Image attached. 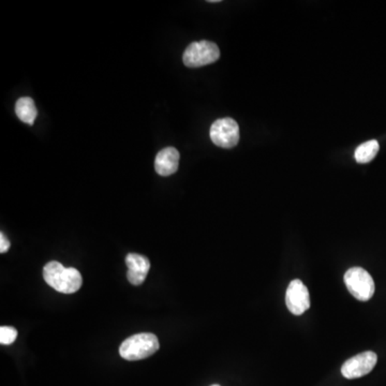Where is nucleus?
<instances>
[{
  "label": "nucleus",
  "instance_id": "10",
  "mask_svg": "<svg viewBox=\"0 0 386 386\" xmlns=\"http://www.w3.org/2000/svg\"><path fill=\"white\" fill-rule=\"evenodd\" d=\"M15 113L23 123L30 125V126H33L38 116L36 103L29 97L19 98L17 100V105H15Z\"/></svg>",
  "mask_w": 386,
  "mask_h": 386
},
{
  "label": "nucleus",
  "instance_id": "1",
  "mask_svg": "<svg viewBox=\"0 0 386 386\" xmlns=\"http://www.w3.org/2000/svg\"><path fill=\"white\" fill-rule=\"evenodd\" d=\"M43 277L50 287L64 294L76 293L83 285L82 275L78 270L64 267L56 261H52L44 266Z\"/></svg>",
  "mask_w": 386,
  "mask_h": 386
},
{
  "label": "nucleus",
  "instance_id": "11",
  "mask_svg": "<svg viewBox=\"0 0 386 386\" xmlns=\"http://www.w3.org/2000/svg\"><path fill=\"white\" fill-rule=\"evenodd\" d=\"M379 148V143L376 140L362 143L356 148V154H354L356 161L358 164H368L371 161L372 159H374V157L377 156Z\"/></svg>",
  "mask_w": 386,
  "mask_h": 386
},
{
  "label": "nucleus",
  "instance_id": "14",
  "mask_svg": "<svg viewBox=\"0 0 386 386\" xmlns=\"http://www.w3.org/2000/svg\"><path fill=\"white\" fill-rule=\"evenodd\" d=\"M211 386H220V385H217V384H215V385H211Z\"/></svg>",
  "mask_w": 386,
  "mask_h": 386
},
{
  "label": "nucleus",
  "instance_id": "2",
  "mask_svg": "<svg viewBox=\"0 0 386 386\" xmlns=\"http://www.w3.org/2000/svg\"><path fill=\"white\" fill-rule=\"evenodd\" d=\"M160 348L158 338L152 333H142L127 338L119 346L123 360H140L150 358Z\"/></svg>",
  "mask_w": 386,
  "mask_h": 386
},
{
  "label": "nucleus",
  "instance_id": "6",
  "mask_svg": "<svg viewBox=\"0 0 386 386\" xmlns=\"http://www.w3.org/2000/svg\"><path fill=\"white\" fill-rule=\"evenodd\" d=\"M377 354L372 351H366L344 362L342 367V376L346 379L364 377L372 371L374 366L377 365Z\"/></svg>",
  "mask_w": 386,
  "mask_h": 386
},
{
  "label": "nucleus",
  "instance_id": "8",
  "mask_svg": "<svg viewBox=\"0 0 386 386\" xmlns=\"http://www.w3.org/2000/svg\"><path fill=\"white\" fill-rule=\"evenodd\" d=\"M127 278L133 286L142 285L150 270V262L146 256L138 254H129L126 258Z\"/></svg>",
  "mask_w": 386,
  "mask_h": 386
},
{
  "label": "nucleus",
  "instance_id": "4",
  "mask_svg": "<svg viewBox=\"0 0 386 386\" xmlns=\"http://www.w3.org/2000/svg\"><path fill=\"white\" fill-rule=\"evenodd\" d=\"M344 283L349 292L360 301H369L376 291L371 275L362 267H352L346 270Z\"/></svg>",
  "mask_w": 386,
  "mask_h": 386
},
{
  "label": "nucleus",
  "instance_id": "3",
  "mask_svg": "<svg viewBox=\"0 0 386 386\" xmlns=\"http://www.w3.org/2000/svg\"><path fill=\"white\" fill-rule=\"evenodd\" d=\"M220 58V51L217 44L211 41L202 40L191 44L186 49L183 55V62L189 68H200L213 64Z\"/></svg>",
  "mask_w": 386,
  "mask_h": 386
},
{
  "label": "nucleus",
  "instance_id": "12",
  "mask_svg": "<svg viewBox=\"0 0 386 386\" xmlns=\"http://www.w3.org/2000/svg\"><path fill=\"white\" fill-rule=\"evenodd\" d=\"M17 337V331L15 327L1 326L0 327V344H13Z\"/></svg>",
  "mask_w": 386,
  "mask_h": 386
},
{
  "label": "nucleus",
  "instance_id": "13",
  "mask_svg": "<svg viewBox=\"0 0 386 386\" xmlns=\"http://www.w3.org/2000/svg\"><path fill=\"white\" fill-rule=\"evenodd\" d=\"M10 242L7 240V237L3 235V233L0 234V252L5 254L9 250Z\"/></svg>",
  "mask_w": 386,
  "mask_h": 386
},
{
  "label": "nucleus",
  "instance_id": "9",
  "mask_svg": "<svg viewBox=\"0 0 386 386\" xmlns=\"http://www.w3.org/2000/svg\"><path fill=\"white\" fill-rule=\"evenodd\" d=\"M179 164V152L174 147H166L157 154L155 170L160 176H170L176 173Z\"/></svg>",
  "mask_w": 386,
  "mask_h": 386
},
{
  "label": "nucleus",
  "instance_id": "5",
  "mask_svg": "<svg viewBox=\"0 0 386 386\" xmlns=\"http://www.w3.org/2000/svg\"><path fill=\"white\" fill-rule=\"evenodd\" d=\"M209 135L213 144L229 150L240 142V127L234 119L225 117L211 125Z\"/></svg>",
  "mask_w": 386,
  "mask_h": 386
},
{
  "label": "nucleus",
  "instance_id": "7",
  "mask_svg": "<svg viewBox=\"0 0 386 386\" xmlns=\"http://www.w3.org/2000/svg\"><path fill=\"white\" fill-rule=\"evenodd\" d=\"M286 304L294 315H303L310 308V295L301 280H292L286 293Z\"/></svg>",
  "mask_w": 386,
  "mask_h": 386
}]
</instances>
